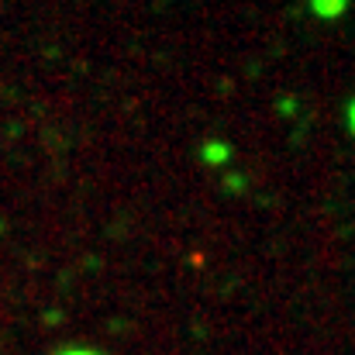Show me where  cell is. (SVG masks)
Returning a JSON list of instances; mask_svg holds the SVG:
<instances>
[{
  "instance_id": "1",
  "label": "cell",
  "mask_w": 355,
  "mask_h": 355,
  "mask_svg": "<svg viewBox=\"0 0 355 355\" xmlns=\"http://www.w3.org/2000/svg\"><path fill=\"white\" fill-rule=\"evenodd\" d=\"M197 159L211 169H228L235 162V145L228 138H204L197 148Z\"/></svg>"
},
{
  "instance_id": "2",
  "label": "cell",
  "mask_w": 355,
  "mask_h": 355,
  "mask_svg": "<svg viewBox=\"0 0 355 355\" xmlns=\"http://www.w3.org/2000/svg\"><path fill=\"white\" fill-rule=\"evenodd\" d=\"M311 14L318 21H342L349 17V3L345 0H311Z\"/></svg>"
},
{
  "instance_id": "3",
  "label": "cell",
  "mask_w": 355,
  "mask_h": 355,
  "mask_svg": "<svg viewBox=\"0 0 355 355\" xmlns=\"http://www.w3.org/2000/svg\"><path fill=\"white\" fill-rule=\"evenodd\" d=\"M225 190L228 193H245L248 190V176L245 173H225Z\"/></svg>"
},
{
  "instance_id": "4",
  "label": "cell",
  "mask_w": 355,
  "mask_h": 355,
  "mask_svg": "<svg viewBox=\"0 0 355 355\" xmlns=\"http://www.w3.org/2000/svg\"><path fill=\"white\" fill-rule=\"evenodd\" d=\"M52 355H107L104 349H94V345H62Z\"/></svg>"
},
{
  "instance_id": "5",
  "label": "cell",
  "mask_w": 355,
  "mask_h": 355,
  "mask_svg": "<svg viewBox=\"0 0 355 355\" xmlns=\"http://www.w3.org/2000/svg\"><path fill=\"white\" fill-rule=\"evenodd\" d=\"M342 118H345V131L355 138V94L345 101V114H342Z\"/></svg>"
}]
</instances>
